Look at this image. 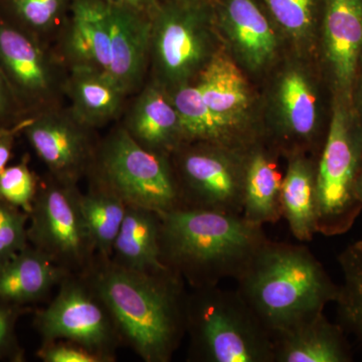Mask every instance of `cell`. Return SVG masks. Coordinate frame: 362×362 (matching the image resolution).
Instances as JSON below:
<instances>
[{
	"instance_id": "6da1fadb",
	"label": "cell",
	"mask_w": 362,
	"mask_h": 362,
	"mask_svg": "<svg viewBox=\"0 0 362 362\" xmlns=\"http://www.w3.org/2000/svg\"><path fill=\"white\" fill-rule=\"evenodd\" d=\"M121 340L146 362H169L187 334L185 282L170 269L128 270L97 256L85 272Z\"/></svg>"
},
{
	"instance_id": "7a4b0ae2",
	"label": "cell",
	"mask_w": 362,
	"mask_h": 362,
	"mask_svg": "<svg viewBox=\"0 0 362 362\" xmlns=\"http://www.w3.org/2000/svg\"><path fill=\"white\" fill-rule=\"evenodd\" d=\"M160 218L161 262L194 289L237 280L269 240L243 214L180 209Z\"/></svg>"
},
{
	"instance_id": "3957f363",
	"label": "cell",
	"mask_w": 362,
	"mask_h": 362,
	"mask_svg": "<svg viewBox=\"0 0 362 362\" xmlns=\"http://www.w3.org/2000/svg\"><path fill=\"white\" fill-rule=\"evenodd\" d=\"M235 281L271 334L323 312L339 295V286L308 247L271 240Z\"/></svg>"
},
{
	"instance_id": "277c9868",
	"label": "cell",
	"mask_w": 362,
	"mask_h": 362,
	"mask_svg": "<svg viewBox=\"0 0 362 362\" xmlns=\"http://www.w3.org/2000/svg\"><path fill=\"white\" fill-rule=\"evenodd\" d=\"M185 318L192 361L274 362L270 331L237 290L194 289Z\"/></svg>"
},
{
	"instance_id": "5b68a950",
	"label": "cell",
	"mask_w": 362,
	"mask_h": 362,
	"mask_svg": "<svg viewBox=\"0 0 362 362\" xmlns=\"http://www.w3.org/2000/svg\"><path fill=\"white\" fill-rule=\"evenodd\" d=\"M86 177L90 185L108 190L127 206L159 214L183 209L171 156L143 148L121 124L98 142Z\"/></svg>"
},
{
	"instance_id": "8992f818",
	"label": "cell",
	"mask_w": 362,
	"mask_h": 362,
	"mask_svg": "<svg viewBox=\"0 0 362 362\" xmlns=\"http://www.w3.org/2000/svg\"><path fill=\"white\" fill-rule=\"evenodd\" d=\"M221 47L213 4L160 0L151 16L150 80L166 90L194 83Z\"/></svg>"
},
{
	"instance_id": "52a82bcc",
	"label": "cell",
	"mask_w": 362,
	"mask_h": 362,
	"mask_svg": "<svg viewBox=\"0 0 362 362\" xmlns=\"http://www.w3.org/2000/svg\"><path fill=\"white\" fill-rule=\"evenodd\" d=\"M362 165V124L351 103L337 96L316 164L317 233L349 232L362 211L356 180Z\"/></svg>"
},
{
	"instance_id": "ba28073f",
	"label": "cell",
	"mask_w": 362,
	"mask_h": 362,
	"mask_svg": "<svg viewBox=\"0 0 362 362\" xmlns=\"http://www.w3.org/2000/svg\"><path fill=\"white\" fill-rule=\"evenodd\" d=\"M78 185L52 175L40 181L28 214L30 245L70 274L84 273L98 256L81 209Z\"/></svg>"
},
{
	"instance_id": "9c48e42d",
	"label": "cell",
	"mask_w": 362,
	"mask_h": 362,
	"mask_svg": "<svg viewBox=\"0 0 362 362\" xmlns=\"http://www.w3.org/2000/svg\"><path fill=\"white\" fill-rule=\"evenodd\" d=\"M33 326L42 342L77 343L109 362L122 343L113 315L85 272L62 281L51 303L35 312Z\"/></svg>"
},
{
	"instance_id": "30bf717a",
	"label": "cell",
	"mask_w": 362,
	"mask_h": 362,
	"mask_svg": "<svg viewBox=\"0 0 362 362\" xmlns=\"http://www.w3.org/2000/svg\"><path fill=\"white\" fill-rule=\"evenodd\" d=\"M245 151L213 143L181 145L171 160L183 209L243 214Z\"/></svg>"
},
{
	"instance_id": "8fae6325",
	"label": "cell",
	"mask_w": 362,
	"mask_h": 362,
	"mask_svg": "<svg viewBox=\"0 0 362 362\" xmlns=\"http://www.w3.org/2000/svg\"><path fill=\"white\" fill-rule=\"evenodd\" d=\"M0 71L26 118L63 105L68 68L58 52L1 16Z\"/></svg>"
},
{
	"instance_id": "7c38bea8",
	"label": "cell",
	"mask_w": 362,
	"mask_h": 362,
	"mask_svg": "<svg viewBox=\"0 0 362 362\" xmlns=\"http://www.w3.org/2000/svg\"><path fill=\"white\" fill-rule=\"evenodd\" d=\"M21 133L59 182L78 185L87 176L99 140L63 105L26 119Z\"/></svg>"
},
{
	"instance_id": "4fadbf2b",
	"label": "cell",
	"mask_w": 362,
	"mask_h": 362,
	"mask_svg": "<svg viewBox=\"0 0 362 362\" xmlns=\"http://www.w3.org/2000/svg\"><path fill=\"white\" fill-rule=\"evenodd\" d=\"M214 21L221 42L232 49L235 62L259 71L277 54L275 23L261 0H214Z\"/></svg>"
},
{
	"instance_id": "5bb4252c",
	"label": "cell",
	"mask_w": 362,
	"mask_h": 362,
	"mask_svg": "<svg viewBox=\"0 0 362 362\" xmlns=\"http://www.w3.org/2000/svg\"><path fill=\"white\" fill-rule=\"evenodd\" d=\"M320 28L338 96L351 103L362 49V0H323Z\"/></svg>"
},
{
	"instance_id": "9a60e30c",
	"label": "cell",
	"mask_w": 362,
	"mask_h": 362,
	"mask_svg": "<svg viewBox=\"0 0 362 362\" xmlns=\"http://www.w3.org/2000/svg\"><path fill=\"white\" fill-rule=\"evenodd\" d=\"M56 51L66 68L93 66L109 74L111 40L108 2L73 0L68 20L56 40Z\"/></svg>"
},
{
	"instance_id": "2e32d148",
	"label": "cell",
	"mask_w": 362,
	"mask_h": 362,
	"mask_svg": "<svg viewBox=\"0 0 362 362\" xmlns=\"http://www.w3.org/2000/svg\"><path fill=\"white\" fill-rule=\"evenodd\" d=\"M111 64L109 74L124 92H139L149 74L151 16L108 4Z\"/></svg>"
},
{
	"instance_id": "e0dca14e",
	"label": "cell",
	"mask_w": 362,
	"mask_h": 362,
	"mask_svg": "<svg viewBox=\"0 0 362 362\" xmlns=\"http://www.w3.org/2000/svg\"><path fill=\"white\" fill-rule=\"evenodd\" d=\"M136 94L121 125L143 148L173 156L185 140L180 115L168 90L149 80Z\"/></svg>"
},
{
	"instance_id": "ac0fdd59",
	"label": "cell",
	"mask_w": 362,
	"mask_h": 362,
	"mask_svg": "<svg viewBox=\"0 0 362 362\" xmlns=\"http://www.w3.org/2000/svg\"><path fill=\"white\" fill-rule=\"evenodd\" d=\"M278 134L288 154L304 153L318 132V98L311 78L298 68L282 74L276 88Z\"/></svg>"
},
{
	"instance_id": "d6986e66",
	"label": "cell",
	"mask_w": 362,
	"mask_h": 362,
	"mask_svg": "<svg viewBox=\"0 0 362 362\" xmlns=\"http://www.w3.org/2000/svg\"><path fill=\"white\" fill-rule=\"evenodd\" d=\"M274 362H350L352 352L341 325L324 312L272 334Z\"/></svg>"
},
{
	"instance_id": "ffe728a7",
	"label": "cell",
	"mask_w": 362,
	"mask_h": 362,
	"mask_svg": "<svg viewBox=\"0 0 362 362\" xmlns=\"http://www.w3.org/2000/svg\"><path fill=\"white\" fill-rule=\"evenodd\" d=\"M65 95L73 115L94 130L115 121L128 97L107 71L93 66L68 68Z\"/></svg>"
},
{
	"instance_id": "44dd1931",
	"label": "cell",
	"mask_w": 362,
	"mask_h": 362,
	"mask_svg": "<svg viewBox=\"0 0 362 362\" xmlns=\"http://www.w3.org/2000/svg\"><path fill=\"white\" fill-rule=\"evenodd\" d=\"M69 274L28 244L0 267V302L23 307L37 303L45 299Z\"/></svg>"
},
{
	"instance_id": "7402d4cb",
	"label": "cell",
	"mask_w": 362,
	"mask_h": 362,
	"mask_svg": "<svg viewBox=\"0 0 362 362\" xmlns=\"http://www.w3.org/2000/svg\"><path fill=\"white\" fill-rule=\"evenodd\" d=\"M180 115L185 143L206 142L245 150L257 141L235 124L211 110L194 83L168 90Z\"/></svg>"
},
{
	"instance_id": "603a6c76",
	"label": "cell",
	"mask_w": 362,
	"mask_h": 362,
	"mask_svg": "<svg viewBox=\"0 0 362 362\" xmlns=\"http://www.w3.org/2000/svg\"><path fill=\"white\" fill-rule=\"evenodd\" d=\"M284 175L278 169L275 156L252 143L245 151L244 202L243 216L264 226L276 223L282 216L281 189Z\"/></svg>"
},
{
	"instance_id": "cb8c5ba5",
	"label": "cell",
	"mask_w": 362,
	"mask_h": 362,
	"mask_svg": "<svg viewBox=\"0 0 362 362\" xmlns=\"http://www.w3.org/2000/svg\"><path fill=\"white\" fill-rule=\"evenodd\" d=\"M194 83L211 110L247 133L243 116L251 103L249 87L239 64L223 47L214 54Z\"/></svg>"
},
{
	"instance_id": "d4e9b609",
	"label": "cell",
	"mask_w": 362,
	"mask_h": 362,
	"mask_svg": "<svg viewBox=\"0 0 362 362\" xmlns=\"http://www.w3.org/2000/svg\"><path fill=\"white\" fill-rule=\"evenodd\" d=\"M160 214L137 206H126L122 226L112 250L116 265L138 272L168 268L160 259Z\"/></svg>"
},
{
	"instance_id": "484cf974",
	"label": "cell",
	"mask_w": 362,
	"mask_h": 362,
	"mask_svg": "<svg viewBox=\"0 0 362 362\" xmlns=\"http://www.w3.org/2000/svg\"><path fill=\"white\" fill-rule=\"evenodd\" d=\"M282 216L299 242L313 240L317 233L316 164L304 153L289 156L281 189Z\"/></svg>"
},
{
	"instance_id": "4316f807",
	"label": "cell",
	"mask_w": 362,
	"mask_h": 362,
	"mask_svg": "<svg viewBox=\"0 0 362 362\" xmlns=\"http://www.w3.org/2000/svg\"><path fill=\"white\" fill-rule=\"evenodd\" d=\"M73 0H0V16L42 44L56 42Z\"/></svg>"
},
{
	"instance_id": "83f0119b",
	"label": "cell",
	"mask_w": 362,
	"mask_h": 362,
	"mask_svg": "<svg viewBox=\"0 0 362 362\" xmlns=\"http://www.w3.org/2000/svg\"><path fill=\"white\" fill-rule=\"evenodd\" d=\"M78 201L98 256L110 259L127 204L108 190L90 185L87 192H80Z\"/></svg>"
},
{
	"instance_id": "f1b7e54d",
	"label": "cell",
	"mask_w": 362,
	"mask_h": 362,
	"mask_svg": "<svg viewBox=\"0 0 362 362\" xmlns=\"http://www.w3.org/2000/svg\"><path fill=\"white\" fill-rule=\"evenodd\" d=\"M343 283L337 302L340 325L362 344V240L351 243L339 256Z\"/></svg>"
},
{
	"instance_id": "f546056e",
	"label": "cell",
	"mask_w": 362,
	"mask_h": 362,
	"mask_svg": "<svg viewBox=\"0 0 362 362\" xmlns=\"http://www.w3.org/2000/svg\"><path fill=\"white\" fill-rule=\"evenodd\" d=\"M280 30L297 44H306L320 28L323 0H261Z\"/></svg>"
},
{
	"instance_id": "4dcf8cb0",
	"label": "cell",
	"mask_w": 362,
	"mask_h": 362,
	"mask_svg": "<svg viewBox=\"0 0 362 362\" xmlns=\"http://www.w3.org/2000/svg\"><path fill=\"white\" fill-rule=\"evenodd\" d=\"M39 182L25 159L16 165L7 166L0 173V201L30 214Z\"/></svg>"
},
{
	"instance_id": "1f68e13d",
	"label": "cell",
	"mask_w": 362,
	"mask_h": 362,
	"mask_svg": "<svg viewBox=\"0 0 362 362\" xmlns=\"http://www.w3.org/2000/svg\"><path fill=\"white\" fill-rule=\"evenodd\" d=\"M28 226V213L0 201V267L30 244Z\"/></svg>"
},
{
	"instance_id": "d6a6232c",
	"label": "cell",
	"mask_w": 362,
	"mask_h": 362,
	"mask_svg": "<svg viewBox=\"0 0 362 362\" xmlns=\"http://www.w3.org/2000/svg\"><path fill=\"white\" fill-rule=\"evenodd\" d=\"M25 310L28 307L0 302V361H23V351L16 338V326Z\"/></svg>"
},
{
	"instance_id": "836d02e7",
	"label": "cell",
	"mask_w": 362,
	"mask_h": 362,
	"mask_svg": "<svg viewBox=\"0 0 362 362\" xmlns=\"http://www.w3.org/2000/svg\"><path fill=\"white\" fill-rule=\"evenodd\" d=\"M37 356L45 362H109L82 345L66 340L42 342Z\"/></svg>"
},
{
	"instance_id": "e575fe53",
	"label": "cell",
	"mask_w": 362,
	"mask_h": 362,
	"mask_svg": "<svg viewBox=\"0 0 362 362\" xmlns=\"http://www.w3.org/2000/svg\"><path fill=\"white\" fill-rule=\"evenodd\" d=\"M13 90L0 71V127L13 128L26 120Z\"/></svg>"
},
{
	"instance_id": "d590c367",
	"label": "cell",
	"mask_w": 362,
	"mask_h": 362,
	"mask_svg": "<svg viewBox=\"0 0 362 362\" xmlns=\"http://www.w3.org/2000/svg\"><path fill=\"white\" fill-rule=\"evenodd\" d=\"M111 4L129 7L139 13L152 16L160 0H104Z\"/></svg>"
},
{
	"instance_id": "8d00e7d4",
	"label": "cell",
	"mask_w": 362,
	"mask_h": 362,
	"mask_svg": "<svg viewBox=\"0 0 362 362\" xmlns=\"http://www.w3.org/2000/svg\"><path fill=\"white\" fill-rule=\"evenodd\" d=\"M18 134V133H11L0 137V173L7 168V164L11 160L14 140Z\"/></svg>"
},
{
	"instance_id": "74e56055",
	"label": "cell",
	"mask_w": 362,
	"mask_h": 362,
	"mask_svg": "<svg viewBox=\"0 0 362 362\" xmlns=\"http://www.w3.org/2000/svg\"><path fill=\"white\" fill-rule=\"evenodd\" d=\"M351 106L354 107V113L362 124V71L357 75L354 89H352Z\"/></svg>"
},
{
	"instance_id": "f35d334b",
	"label": "cell",
	"mask_w": 362,
	"mask_h": 362,
	"mask_svg": "<svg viewBox=\"0 0 362 362\" xmlns=\"http://www.w3.org/2000/svg\"><path fill=\"white\" fill-rule=\"evenodd\" d=\"M25 122H23V124H21V125L16 126V127H13V128L0 127V137H2V136H4V135L11 134V133H21V131H23V125H25Z\"/></svg>"
},
{
	"instance_id": "ab89813d",
	"label": "cell",
	"mask_w": 362,
	"mask_h": 362,
	"mask_svg": "<svg viewBox=\"0 0 362 362\" xmlns=\"http://www.w3.org/2000/svg\"><path fill=\"white\" fill-rule=\"evenodd\" d=\"M356 195L359 202L362 206V165L361 170H359L358 176H357L356 180Z\"/></svg>"
},
{
	"instance_id": "60d3db41",
	"label": "cell",
	"mask_w": 362,
	"mask_h": 362,
	"mask_svg": "<svg viewBox=\"0 0 362 362\" xmlns=\"http://www.w3.org/2000/svg\"><path fill=\"white\" fill-rule=\"evenodd\" d=\"M165 1L190 2V4H213L214 0H165Z\"/></svg>"
},
{
	"instance_id": "b9f144b4",
	"label": "cell",
	"mask_w": 362,
	"mask_h": 362,
	"mask_svg": "<svg viewBox=\"0 0 362 362\" xmlns=\"http://www.w3.org/2000/svg\"><path fill=\"white\" fill-rule=\"evenodd\" d=\"M362 71V49L361 52V59H359V71ZM358 71V73H359Z\"/></svg>"
}]
</instances>
